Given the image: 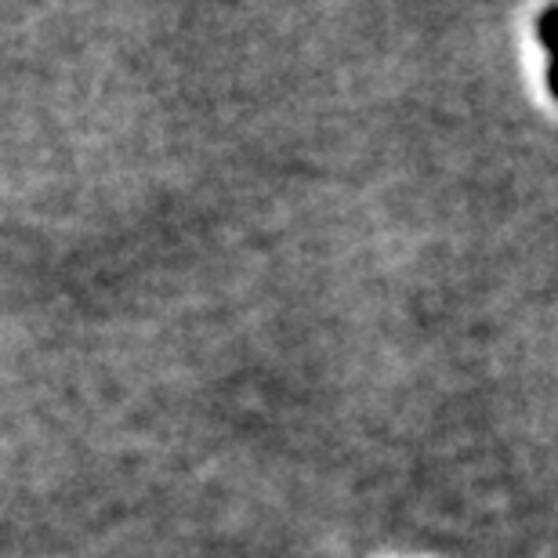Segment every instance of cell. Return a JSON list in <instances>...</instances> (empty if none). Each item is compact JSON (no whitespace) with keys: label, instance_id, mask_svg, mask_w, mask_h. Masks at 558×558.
<instances>
[{"label":"cell","instance_id":"1","mask_svg":"<svg viewBox=\"0 0 558 558\" xmlns=\"http://www.w3.org/2000/svg\"><path fill=\"white\" fill-rule=\"evenodd\" d=\"M558 8H548L541 19V44H544V54H548V87L555 95V62H558Z\"/></svg>","mask_w":558,"mask_h":558}]
</instances>
